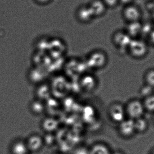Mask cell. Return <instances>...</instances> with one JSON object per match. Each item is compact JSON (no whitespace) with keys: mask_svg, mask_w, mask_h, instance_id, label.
<instances>
[{"mask_svg":"<svg viewBox=\"0 0 154 154\" xmlns=\"http://www.w3.org/2000/svg\"><path fill=\"white\" fill-rule=\"evenodd\" d=\"M88 6L93 14V17L101 16L104 14L106 8L103 1L101 0H93Z\"/></svg>","mask_w":154,"mask_h":154,"instance_id":"52a82bcc","label":"cell"},{"mask_svg":"<svg viewBox=\"0 0 154 154\" xmlns=\"http://www.w3.org/2000/svg\"><path fill=\"white\" fill-rule=\"evenodd\" d=\"M45 106L40 100L33 101L31 105V109L32 112L37 115L43 113L45 109Z\"/></svg>","mask_w":154,"mask_h":154,"instance_id":"2e32d148","label":"cell"},{"mask_svg":"<svg viewBox=\"0 0 154 154\" xmlns=\"http://www.w3.org/2000/svg\"></svg>","mask_w":154,"mask_h":154,"instance_id":"603a6c76","label":"cell"},{"mask_svg":"<svg viewBox=\"0 0 154 154\" xmlns=\"http://www.w3.org/2000/svg\"><path fill=\"white\" fill-rule=\"evenodd\" d=\"M135 128L136 133L143 134L146 132L149 127V123L144 117L134 120Z\"/></svg>","mask_w":154,"mask_h":154,"instance_id":"8fae6325","label":"cell"},{"mask_svg":"<svg viewBox=\"0 0 154 154\" xmlns=\"http://www.w3.org/2000/svg\"><path fill=\"white\" fill-rule=\"evenodd\" d=\"M89 154H111L112 152L107 146L97 143L88 148Z\"/></svg>","mask_w":154,"mask_h":154,"instance_id":"30bf717a","label":"cell"},{"mask_svg":"<svg viewBox=\"0 0 154 154\" xmlns=\"http://www.w3.org/2000/svg\"><path fill=\"white\" fill-rule=\"evenodd\" d=\"M58 124L57 122L55 120V119L53 118H47L45 119L43 122V127L45 130H46L47 132H51L52 131H54L57 127Z\"/></svg>","mask_w":154,"mask_h":154,"instance_id":"5bb4252c","label":"cell"},{"mask_svg":"<svg viewBox=\"0 0 154 154\" xmlns=\"http://www.w3.org/2000/svg\"><path fill=\"white\" fill-rule=\"evenodd\" d=\"M77 16L81 21L85 23L90 21L94 17L88 6H86L79 8L77 11Z\"/></svg>","mask_w":154,"mask_h":154,"instance_id":"9c48e42d","label":"cell"},{"mask_svg":"<svg viewBox=\"0 0 154 154\" xmlns=\"http://www.w3.org/2000/svg\"><path fill=\"white\" fill-rule=\"evenodd\" d=\"M35 1L39 3L44 4L49 2L51 0H35Z\"/></svg>","mask_w":154,"mask_h":154,"instance_id":"44dd1931","label":"cell"},{"mask_svg":"<svg viewBox=\"0 0 154 154\" xmlns=\"http://www.w3.org/2000/svg\"><path fill=\"white\" fill-rule=\"evenodd\" d=\"M123 15L125 19L131 23L138 22L141 14L140 10L137 7L134 5H128L124 10Z\"/></svg>","mask_w":154,"mask_h":154,"instance_id":"8992f818","label":"cell"},{"mask_svg":"<svg viewBox=\"0 0 154 154\" xmlns=\"http://www.w3.org/2000/svg\"><path fill=\"white\" fill-rule=\"evenodd\" d=\"M143 102L146 111L154 113V93L144 98Z\"/></svg>","mask_w":154,"mask_h":154,"instance_id":"7c38bea8","label":"cell"},{"mask_svg":"<svg viewBox=\"0 0 154 154\" xmlns=\"http://www.w3.org/2000/svg\"><path fill=\"white\" fill-rule=\"evenodd\" d=\"M26 144L29 152H38L44 146L43 137L38 135H33L29 137Z\"/></svg>","mask_w":154,"mask_h":154,"instance_id":"5b68a950","label":"cell"},{"mask_svg":"<svg viewBox=\"0 0 154 154\" xmlns=\"http://www.w3.org/2000/svg\"><path fill=\"white\" fill-rule=\"evenodd\" d=\"M73 154H89V149L85 147L78 148L73 152Z\"/></svg>","mask_w":154,"mask_h":154,"instance_id":"ffe728a7","label":"cell"},{"mask_svg":"<svg viewBox=\"0 0 154 154\" xmlns=\"http://www.w3.org/2000/svg\"><path fill=\"white\" fill-rule=\"evenodd\" d=\"M13 154H28L29 151L26 143L22 142H18L13 146Z\"/></svg>","mask_w":154,"mask_h":154,"instance_id":"4fadbf2b","label":"cell"},{"mask_svg":"<svg viewBox=\"0 0 154 154\" xmlns=\"http://www.w3.org/2000/svg\"><path fill=\"white\" fill-rule=\"evenodd\" d=\"M144 81L145 84L154 88V69H151L146 71Z\"/></svg>","mask_w":154,"mask_h":154,"instance_id":"e0dca14e","label":"cell"},{"mask_svg":"<svg viewBox=\"0 0 154 154\" xmlns=\"http://www.w3.org/2000/svg\"><path fill=\"white\" fill-rule=\"evenodd\" d=\"M103 2L106 7H115L118 2L119 0H103Z\"/></svg>","mask_w":154,"mask_h":154,"instance_id":"d6986e66","label":"cell"},{"mask_svg":"<svg viewBox=\"0 0 154 154\" xmlns=\"http://www.w3.org/2000/svg\"><path fill=\"white\" fill-rule=\"evenodd\" d=\"M127 118L135 120L143 117L146 110L143 101L140 99H131L125 105Z\"/></svg>","mask_w":154,"mask_h":154,"instance_id":"6da1fadb","label":"cell"},{"mask_svg":"<svg viewBox=\"0 0 154 154\" xmlns=\"http://www.w3.org/2000/svg\"><path fill=\"white\" fill-rule=\"evenodd\" d=\"M115 37L120 39V40H115V42L117 45L119 46H125L128 45L129 46L131 41L129 40V37L126 34H124L122 33H119L116 34Z\"/></svg>","mask_w":154,"mask_h":154,"instance_id":"9a60e30c","label":"cell"},{"mask_svg":"<svg viewBox=\"0 0 154 154\" xmlns=\"http://www.w3.org/2000/svg\"><path fill=\"white\" fill-rule=\"evenodd\" d=\"M153 121H154V115L153 116Z\"/></svg>","mask_w":154,"mask_h":154,"instance_id":"7402d4cb","label":"cell"},{"mask_svg":"<svg viewBox=\"0 0 154 154\" xmlns=\"http://www.w3.org/2000/svg\"><path fill=\"white\" fill-rule=\"evenodd\" d=\"M108 115L110 120L118 124L127 118L125 106L119 103L110 105L108 109Z\"/></svg>","mask_w":154,"mask_h":154,"instance_id":"7a4b0ae2","label":"cell"},{"mask_svg":"<svg viewBox=\"0 0 154 154\" xmlns=\"http://www.w3.org/2000/svg\"><path fill=\"white\" fill-rule=\"evenodd\" d=\"M128 47L131 55L137 58L144 57L147 52L146 44L140 40L132 41Z\"/></svg>","mask_w":154,"mask_h":154,"instance_id":"277c9868","label":"cell"},{"mask_svg":"<svg viewBox=\"0 0 154 154\" xmlns=\"http://www.w3.org/2000/svg\"><path fill=\"white\" fill-rule=\"evenodd\" d=\"M154 88L145 84L141 88L140 95L145 98L152 94H154Z\"/></svg>","mask_w":154,"mask_h":154,"instance_id":"ac0fdd59","label":"cell"},{"mask_svg":"<svg viewBox=\"0 0 154 154\" xmlns=\"http://www.w3.org/2000/svg\"><path fill=\"white\" fill-rule=\"evenodd\" d=\"M81 87L85 91H91L96 85V80L92 76H84L80 81Z\"/></svg>","mask_w":154,"mask_h":154,"instance_id":"ba28073f","label":"cell"},{"mask_svg":"<svg viewBox=\"0 0 154 154\" xmlns=\"http://www.w3.org/2000/svg\"><path fill=\"white\" fill-rule=\"evenodd\" d=\"M118 132L120 136L124 138H130L136 133L134 120L126 118L118 124Z\"/></svg>","mask_w":154,"mask_h":154,"instance_id":"3957f363","label":"cell"}]
</instances>
